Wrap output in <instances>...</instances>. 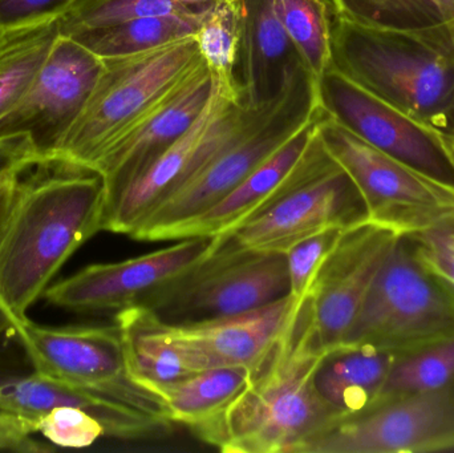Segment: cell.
Returning <instances> with one entry per match:
<instances>
[{"instance_id": "obj_17", "label": "cell", "mask_w": 454, "mask_h": 453, "mask_svg": "<svg viewBox=\"0 0 454 453\" xmlns=\"http://www.w3.org/2000/svg\"><path fill=\"white\" fill-rule=\"evenodd\" d=\"M212 244L213 238L193 237L121 262L95 263L51 285L43 298L76 313H117L201 260Z\"/></svg>"}, {"instance_id": "obj_5", "label": "cell", "mask_w": 454, "mask_h": 453, "mask_svg": "<svg viewBox=\"0 0 454 453\" xmlns=\"http://www.w3.org/2000/svg\"><path fill=\"white\" fill-rule=\"evenodd\" d=\"M283 253L254 252L215 237L207 255L136 305L170 326L240 316L290 295Z\"/></svg>"}, {"instance_id": "obj_13", "label": "cell", "mask_w": 454, "mask_h": 453, "mask_svg": "<svg viewBox=\"0 0 454 453\" xmlns=\"http://www.w3.org/2000/svg\"><path fill=\"white\" fill-rule=\"evenodd\" d=\"M368 220L359 189L331 157L325 167L287 196L217 238L239 249L286 254L296 242L320 231L349 229Z\"/></svg>"}, {"instance_id": "obj_4", "label": "cell", "mask_w": 454, "mask_h": 453, "mask_svg": "<svg viewBox=\"0 0 454 453\" xmlns=\"http://www.w3.org/2000/svg\"><path fill=\"white\" fill-rule=\"evenodd\" d=\"M204 63L193 37L156 50L103 59L98 82L52 156L96 172L101 160Z\"/></svg>"}, {"instance_id": "obj_14", "label": "cell", "mask_w": 454, "mask_h": 453, "mask_svg": "<svg viewBox=\"0 0 454 453\" xmlns=\"http://www.w3.org/2000/svg\"><path fill=\"white\" fill-rule=\"evenodd\" d=\"M454 451V385L373 407L336 423L301 453Z\"/></svg>"}, {"instance_id": "obj_9", "label": "cell", "mask_w": 454, "mask_h": 453, "mask_svg": "<svg viewBox=\"0 0 454 453\" xmlns=\"http://www.w3.org/2000/svg\"><path fill=\"white\" fill-rule=\"evenodd\" d=\"M319 136L325 151L359 189L373 223L410 236L454 215V186L392 159L325 112L319 122Z\"/></svg>"}, {"instance_id": "obj_28", "label": "cell", "mask_w": 454, "mask_h": 453, "mask_svg": "<svg viewBox=\"0 0 454 453\" xmlns=\"http://www.w3.org/2000/svg\"><path fill=\"white\" fill-rule=\"evenodd\" d=\"M215 0H82L59 20V31L76 36L92 29L149 16L207 15Z\"/></svg>"}, {"instance_id": "obj_18", "label": "cell", "mask_w": 454, "mask_h": 453, "mask_svg": "<svg viewBox=\"0 0 454 453\" xmlns=\"http://www.w3.org/2000/svg\"><path fill=\"white\" fill-rule=\"evenodd\" d=\"M215 88V77L204 61L108 152L96 169L106 186V207L191 129L209 103Z\"/></svg>"}, {"instance_id": "obj_29", "label": "cell", "mask_w": 454, "mask_h": 453, "mask_svg": "<svg viewBox=\"0 0 454 453\" xmlns=\"http://www.w3.org/2000/svg\"><path fill=\"white\" fill-rule=\"evenodd\" d=\"M454 385V338L397 355L373 407ZM370 409V410H371Z\"/></svg>"}, {"instance_id": "obj_15", "label": "cell", "mask_w": 454, "mask_h": 453, "mask_svg": "<svg viewBox=\"0 0 454 453\" xmlns=\"http://www.w3.org/2000/svg\"><path fill=\"white\" fill-rule=\"evenodd\" d=\"M322 108L283 144L263 164L259 165L231 193L207 212L169 229L160 241H180L193 237L229 233L287 196L331 161L319 136Z\"/></svg>"}, {"instance_id": "obj_35", "label": "cell", "mask_w": 454, "mask_h": 453, "mask_svg": "<svg viewBox=\"0 0 454 453\" xmlns=\"http://www.w3.org/2000/svg\"><path fill=\"white\" fill-rule=\"evenodd\" d=\"M82 0H0V27L60 16Z\"/></svg>"}, {"instance_id": "obj_7", "label": "cell", "mask_w": 454, "mask_h": 453, "mask_svg": "<svg viewBox=\"0 0 454 453\" xmlns=\"http://www.w3.org/2000/svg\"><path fill=\"white\" fill-rule=\"evenodd\" d=\"M454 338V293L416 254L407 236L379 271L343 343L396 355Z\"/></svg>"}, {"instance_id": "obj_34", "label": "cell", "mask_w": 454, "mask_h": 453, "mask_svg": "<svg viewBox=\"0 0 454 453\" xmlns=\"http://www.w3.org/2000/svg\"><path fill=\"white\" fill-rule=\"evenodd\" d=\"M37 422L0 407V451L40 453L53 451V447L37 443Z\"/></svg>"}, {"instance_id": "obj_1", "label": "cell", "mask_w": 454, "mask_h": 453, "mask_svg": "<svg viewBox=\"0 0 454 453\" xmlns=\"http://www.w3.org/2000/svg\"><path fill=\"white\" fill-rule=\"evenodd\" d=\"M106 186L98 173L58 161L24 170L0 245V316L27 318L67 261L103 230Z\"/></svg>"}, {"instance_id": "obj_41", "label": "cell", "mask_w": 454, "mask_h": 453, "mask_svg": "<svg viewBox=\"0 0 454 453\" xmlns=\"http://www.w3.org/2000/svg\"><path fill=\"white\" fill-rule=\"evenodd\" d=\"M448 2V4L450 5V7H452V10L454 11V0H447Z\"/></svg>"}, {"instance_id": "obj_8", "label": "cell", "mask_w": 454, "mask_h": 453, "mask_svg": "<svg viewBox=\"0 0 454 453\" xmlns=\"http://www.w3.org/2000/svg\"><path fill=\"white\" fill-rule=\"evenodd\" d=\"M8 324L43 379L169 420L161 398L133 378L119 324L51 327L28 316Z\"/></svg>"}, {"instance_id": "obj_11", "label": "cell", "mask_w": 454, "mask_h": 453, "mask_svg": "<svg viewBox=\"0 0 454 453\" xmlns=\"http://www.w3.org/2000/svg\"><path fill=\"white\" fill-rule=\"evenodd\" d=\"M101 69L103 59L59 34L20 98L0 119V138L23 136L37 161L52 156L82 113Z\"/></svg>"}, {"instance_id": "obj_33", "label": "cell", "mask_w": 454, "mask_h": 453, "mask_svg": "<svg viewBox=\"0 0 454 453\" xmlns=\"http://www.w3.org/2000/svg\"><path fill=\"white\" fill-rule=\"evenodd\" d=\"M407 237L421 262L454 293V215Z\"/></svg>"}, {"instance_id": "obj_26", "label": "cell", "mask_w": 454, "mask_h": 453, "mask_svg": "<svg viewBox=\"0 0 454 453\" xmlns=\"http://www.w3.org/2000/svg\"><path fill=\"white\" fill-rule=\"evenodd\" d=\"M207 15L173 13L132 19L71 37L98 58H119L156 50L162 45L193 37Z\"/></svg>"}, {"instance_id": "obj_12", "label": "cell", "mask_w": 454, "mask_h": 453, "mask_svg": "<svg viewBox=\"0 0 454 453\" xmlns=\"http://www.w3.org/2000/svg\"><path fill=\"white\" fill-rule=\"evenodd\" d=\"M320 108L341 127L416 172L454 186L444 133L371 95L328 66L317 82Z\"/></svg>"}, {"instance_id": "obj_32", "label": "cell", "mask_w": 454, "mask_h": 453, "mask_svg": "<svg viewBox=\"0 0 454 453\" xmlns=\"http://www.w3.org/2000/svg\"><path fill=\"white\" fill-rule=\"evenodd\" d=\"M37 433L61 449H85L106 436V427L93 415L71 406L55 407L42 415Z\"/></svg>"}, {"instance_id": "obj_36", "label": "cell", "mask_w": 454, "mask_h": 453, "mask_svg": "<svg viewBox=\"0 0 454 453\" xmlns=\"http://www.w3.org/2000/svg\"><path fill=\"white\" fill-rule=\"evenodd\" d=\"M31 144L23 136L0 138V176L36 162Z\"/></svg>"}, {"instance_id": "obj_2", "label": "cell", "mask_w": 454, "mask_h": 453, "mask_svg": "<svg viewBox=\"0 0 454 453\" xmlns=\"http://www.w3.org/2000/svg\"><path fill=\"white\" fill-rule=\"evenodd\" d=\"M325 350L309 297L293 313L250 380L197 438L225 453H301L341 418L323 401L314 377Z\"/></svg>"}, {"instance_id": "obj_23", "label": "cell", "mask_w": 454, "mask_h": 453, "mask_svg": "<svg viewBox=\"0 0 454 453\" xmlns=\"http://www.w3.org/2000/svg\"><path fill=\"white\" fill-rule=\"evenodd\" d=\"M251 369L242 366L213 367L167 385L153 386L170 422L186 426L199 436L225 412L247 386Z\"/></svg>"}, {"instance_id": "obj_16", "label": "cell", "mask_w": 454, "mask_h": 453, "mask_svg": "<svg viewBox=\"0 0 454 453\" xmlns=\"http://www.w3.org/2000/svg\"><path fill=\"white\" fill-rule=\"evenodd\" d=\"M402 234L368 220L346 229L323 263L309 295L325 351L346 340L376 276Z\"/></svg>"}, {"instance_id": "obj_21", "label": "cell", "mask_w": 454, "mask_h": 453, "mask_svg": "<svg viewBox=\"0 0 454 453\" xmlns=\"http://www.w3.org/2000/svg\"><path fill=\"white\" fill-rule=\"evenodd\" d=\"M294 305L295 298L288 295L258 310L220 321L183 326L159 324L169 337L197 354L209 369L242 366L253 370L277 342Z\"/></svg>"}, {"instance_id": "obj_20", "label": "cell", "mask_w": 454, "mask_h": 453, "mask_svg": "<svg viewBox=\"0 0 454 453\" xmlns=\"http://www.w3.org/2000/svg\"><path fill=\"white\" fill-rule=\"evenodd\" d=\"M84 410L106 427V438L121 441H157L169 435L173 423L138 411L103 396L72 390L43 379L34 371L20 379L0 386V407L21 417L39 420L55 407Z\"/></svg>"}, {"instance_id": "obj_31", "label": "cell", "mask_w": 454, "mask_h": 453, "mask_svg": "<svg viewBox=\"0 0 454 453\" xmlns=\"http://www.w3.org/2000/svg\"><path fill=\"white\" fill-rule=\"evenodd\" d=\"M346 229H327L301 239L286 252L290 295L295 300L309 295L323 263L333 252Z\"/></svg>"}, {"instance_id": "obj_6", "label": "cell", "mask_w": 454, "mask_h": 453, "mask_svg": "<svg viewBox=\"0 0 454 453\" xmlns=\"http://www.w3.org/2000/svg\"><path fill=\"white\" fill-rule=\"evenodd\" d=\"M319 109L317 80L306 66H301L294 72L280 98L231 145L162 201L130 237L138 241H160L165 231L215 207Z\"/></svg>"}, {"instance_id": "obj_30", "label": "cell", "mask_w": 454, "mask_h": 453, "mask_svg": "<svg viewBox=\"0 0 454 453\" xmlns=\"http://www.w3.org/2000/svg\"><path fill=\"white\" fill-rule=\"evenodd\" d=\"M274 7L317 82L330 66L333 19L330 0H274Z\"/></svg>"}, {"instance_id": "obj_25", "label": "cell", "mask_w": 454, "mask_h": 453, "mask_svg": "<svg viewBox=\"0 0 454 453\" xmlns=\"http://www.w3.org/2000/svg\"><path fill=\"white\" fill-rule=\"evenodd\" d=\"M60 16L0 27V119L12 108L59 36Z\"/></svg>"}, {"instance_id": "obj_40", "label": "cell", "mask_w": 454, "mask_h": 453, "mask_svg": "<svg viewBox=\"0 0 454 453\" xmlns=\"http://www.w3.org/2000/svg\"><path fill=\"white\" fill-rule=\"evenodd\" d=\"M447 137L448 146H450V156L454 161V136H445Z\"/></svg>"}, {"instance_id": "obj_22", "label": "cell", "mask_w": 454, "mask_h": 453, "mask_svg": "<svg viewBox=\"0 0 454 453\" xmlns=\"http://www.w3.org/2000/svg\"><path fill=\"white\" fill-rule=\"evenodd\" d=\"M396 358L375 346L341 343L325 351L315 387L341 420L357 417L376 403Z\"/></svg>"}, {"instance_id": "obj_24", "label": "cell", "mask_w": 454, "mask_h": 453, "mask_svg": "<svg viewBox=\"0 0 454 453\" xmlns=\"http://www.w3.org/2000/svg\"><path fill=\"white\" fill-rule=\"evenodd\" d=\"M333 13L426 37L454 55V11L447 0H330Z\"/></svg>"}, {"instance_id": "obj_38", "label": "cell", "mask_w": 454, "mask_h": 453, "mask_svg": "<svg viewBox=\"0 0 454 453\" xmlns=\"http://www.w3.org/2000/svg\"><path fill=\"white\" fill-rule=\"evenodd\" d=\"M29 374H21V372L13 371V370L8 369L2 359H0V386L4 383L12 382V380L20 379V378L27 377Z\"/></svg>"}, {"instance_id": "obj_19", "label": "cell", "mask_w": 454, "mask_h": 453, "mask_svg": "<svg viewBox=\"0 0 454 453\" xmlns=\"http://www.w3.org/2000/svg\"><path fill=\"white\" fill-rule=\"evenodd\" d=\"M240 2L242 37L238 80L243 100L258 108L278 100L294 72L306 64L278 18L274 0Z\"/></svg>"}, {"instance_id": "obj_10", "label": "cell", "mask_w": 454, "mask_h": 453, "mask_svg": "<svg viewBox=\"0 0 454 453\" xmlns=\"http://www.w3.org/2000/svg\"><path fill=\"white\" fill-rule=\"evenodd\" d=\"M271 104L254 108L245 101H230L221 95L215 85L209 103L191 129L114 201L106 205L103 230L132 236L162 201L231 145Z\"/></svg>"}, {"instance_id": "obj_37", "label": "cell", "mask_w": 454, "mask_h": 453, "mask_svg": "<svg viewBox=\"0 0 454 453\" xmlns=\"http://www.w3.org/2000/svg\"><path fill=\"white\" fill-rule=\"evenodd\" d=\"M28 167L18 168V169L10 170V172L0 176V245L4 239L8 223H10L16 201H18L21 177H23L24 170Z\"/></svg>"}, {"instance_id": "obj_39", "label": "cell", "mask_w": 454, "mask_h": 453, "mask_svg": "<svg viewBox=\"0 0 454 453\" xmlns=\"http://www.w3.org/2000/svg\"><path fill=\"white\" fill-rule=\"evenodd\" d=\"M440 132L444 133L445 136H454V101L450 111L445 114L444 120H442Z\"/></svg>"}, {"instance_id": "obj_3", "label": "cell", "mask_w": 454, "mask_h": 453, "mask_svg": "<svg viewBox=\"0 0 454 453\" xmlns=\"http://www.w3.org/2000/svg\"><path fill=\"white\" fill-rule=\"evenodd\" d=\"M330 66L440 130L454 101V55L436 43L333 13Z\"/></svg>"}, {"instance_id": "obj_27", "label": "cell", "mask_w": 454, "mask_h": 453, "mask_svg": "<svg viewBox=\"0 0 454 453\" xmlns=\"http://www.w3.org/2000/svg\"><path fill=\"white\" fill-rule=\"evenodd\" d=\"M240 37H242V2L215 0L212 10L194 35L202 59L212 71L221 95L230 101L243 100L238 80ZM246 103V101H245Z\"/></svg>"}]
</instances>
